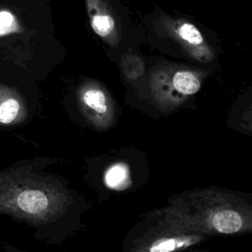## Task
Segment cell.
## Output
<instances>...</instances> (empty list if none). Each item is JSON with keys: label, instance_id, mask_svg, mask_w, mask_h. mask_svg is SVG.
Listing matches in <instances>:
<instances>
[{"label": "cell", "instance_id": "6da1fadb", "mask_svg": "<svg viewBox=\"0 0 252 252\" xmlns=\"http://www.w3.org/2000/svg\"><path fill=\"white\" fill-rule=\"evenodd\" d=\"M211 225L218 232L231 234L239 231L242 228L243 219L235 211L222 210L217 212L212 217Z\"/></svg>", "mask_w": 252, "mask_h": 252}, {"label": "cell", "instance_id": "7a4b0ae2", "mask_svg": "<svg viewBox=\"0 0 252 252\" xmlns=\"http://www.w3.org/2000/svg\"><path fill=\"white\" fill-rule=\"evenodd\" d=\"M0 94V124H12L19 116L21 111L20 101L8 94V92H2Z\"/></svg>", "mask_w": 252, "mask_h": 252}, {"label": "cell", "instance_id": "3957f363", "mask_svg": "<svg viewBox=\"0 0 252 252\" xmlns=\"http://www.w3.org/2000/svg\"><path fill=\"white\" fill-rule=\"evenodd\" d=\"M173 87L183 94H193L200 90L199 79L189 71H179L173 76Z\"/></svg>", "mask_w": 252, "mask_h": 252}, {"label": "cell", "instance_id": "277c9868", "mask_svg": "<svg viewBox=\"0 0 252 252\" xmlns=\"http://www.w3.org/2000/svg\"><path fill=\"white\" fill-rule=\"evenodd\" d=\"M105 184L112 189L122 188L128 181V168L122 163L110 166L104 175Z\"/></svg>", "mask_w": 252, "mask_h": 252}, {"label": "cell", "instance_id": "5b68a950", "mask_svg": "<svg viewBox=\"0 0 252 252\" xmlns=\"http://www.w3.org/2000/svg\"><path fill=\"white\" fill-rule=\"evenodd\" d=\"M196 239H191L190 237H169V238H161L157 240L152 247L149 248L150 251H171L178 248H183L190 243L194 242Z\"/></svg>", "mask_w": 252, "mask_h": 252}, {"label": "cell", "instance_id": "8992f818", "mask_svg": "<svg viewBox=\"0 0 252 252\" xmlns=\"http://www.w3.org/2000/svg\"><path fill=\"white\" fill-rule=\"evenodd\" d=\"M83 99H84L85 104L89 108H91L98 113H103L107 109L105 95L98 89L87 90L83 94Z\"/></svg>", "mask_w": 252, "mask_h": 252}]
</instances>
